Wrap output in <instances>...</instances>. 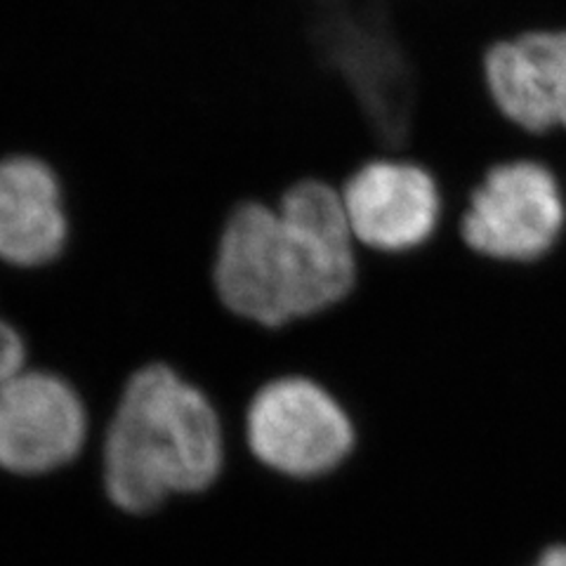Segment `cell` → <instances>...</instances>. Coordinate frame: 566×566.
Returning a JSON list of instances; mask_svg holds the SVG:
<instances>
[{"label":"cell","instance_id":"6da1fadb","mask_svg":"<svg viewBox=\"0 0 566 566\" xmlns=\"http://www.w3.org/2000/svg\"><path fill=\"white\" fill-rule=\"evenodd\" d=\"M361 248L340 189L300 180L274 203L241 199L218 237L212 283L245 322L281 328L345 305L359 286Z\"/></svg>","mask_w":566,"mask_h":566},{"label":"cell","instance_id":"7a4b0ae2","mask_svg":"<svg viewBox=\"0 0 566 566\" xmlns=\"http://www.w3.org/2000/svg\"><path fill=\"white\" fill-rule=\"evenodd\" d=\"M220 418L170 366H145L123 389L104 439V489L126 512L206 491L222 472Z\"/></svg>","mask_w":566,"mask_h":566},{"label":"cell","instance_id":"3957f363","mask_svg":"<svg viewBox=\"0 0 566 566\" xmlns=\"http://www.w3.org/2000/svg\"><path fill=\"white\" fill-rule=\"evenodd\" d=\"M566 234V189L536 158L495 164L470 193L458 237L476 258L528 268L555 253Z\"/></svg>","mask_w":566,"mask_h":566},{"label":"cell","instance_id":"277c9868","mask_svg":"<svg viewBox=\"0 0 566 566\" xmlns=\"http://www.w3.org/2000/svg\"><path fill=\"white\" fill-rule=\"evenodd\" d=\"M340 197L354 241L374 255L418 253L444 222L437 177L411 158H370L343 182Z\"/></svg>","mask_w":566,"mask_h":566},{"label":"cell","instance_id":"5b68a950","mask_svg":"<svg viewBox=\"0 0 566 566\" xmlns=\"http://www.w3.org/2000/svg\"><path fill=\"white\" fill-rule=\"evenodd\" d=\"M248 444L264 465L289 476H316L349 453L352 422L326 389L307 378L264 385L248 409Z\"/></svg>","mask_w":566,"mask_h":566},{"label":"cell","instance_id":"8992f818","mask_svg":"<svg viewBox=\"0 0 566 566\" xmlns=\"http://www.w3.org/2000/svg\"><path fill=\"white\" fill-rule=\"evenodd\" d=\"M87 437L78 392L45 370H20L0 387V468L45 474L74 460Z\"/></svg>","mask_w":566,"mask_h":566},{"label":"cell","instance_id":"52a82bcc","mask_svg":"<svg viewBox=\"0 0 566 566\" xmlns=\"http://www.w3.org/2000/svg\"><path fill=\"white\" fill-rule=\"evenodd\" d=\"M484 81L499 114L526 135L566 133V31H528L495 43Z\"/></svg>","mask_w":566,"mask_h":566},{"label":"cell","instance_id":"ba28073f","mask_svg":"<svg viewBox=\"0 0 566 566\" xmlns=\"http://www.w3.org/2000/svg\"><path fill=\"white\" fill-rule=\"evenodd\" d=\"M69 241V216L57 172L43 158H0V260L12 268L55 262Z\"/></svg>","mask_w":566,"mask_h":566},{"label":"cell","instance_id":"9c48e42d","mask_svg":"<svg viewBox=\"0 0 566 566\" xmlns=\"http://www.w3.org/2000/svg\"><path fill=\"white\" fill-rule=\"evenodd\" d=\"M24 359L27 347L22 335L6 318H0V387L24 370Z\"/></svg>","mask_w":566,"mask_h":566},{"label":"cell","instance_id":"30bf717a","mask_svg":"<svg viewBox=\"0 0 566 566\" xmlns=\"http://www.w3.org/2000/svg\"><path fill=\"white\" fill-rule=\"evenodd\" d=\"M536 566H566V547L564 545L551 547V551L543 553Z\"/></svg>","mask_w":566,"mask_h":566}]
</instances>
